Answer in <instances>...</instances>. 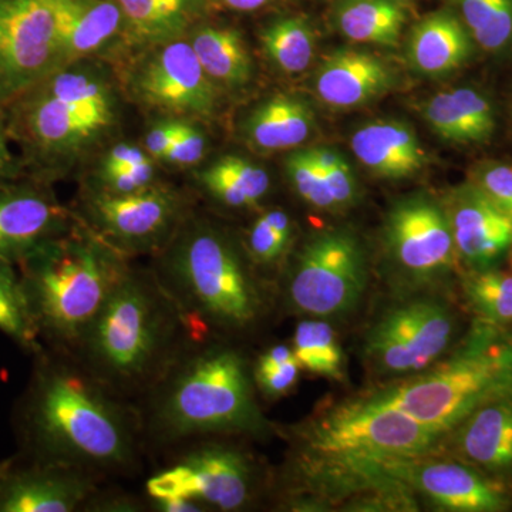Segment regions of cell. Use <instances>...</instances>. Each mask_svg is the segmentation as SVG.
Returning <instances> with one entry per match:
<instances>
[{"instance_id": "10", "label": "cell", "mask_w": 512, "mask_h": 512, "mask_svg": "<svg viewBox=\"0 0 512 512\" xmlns=\"http://www.w3.org/2000/svg\"><path fill=\"white\" fill-rule=\"evenodd\" d=\"M383 247L402 289L421 291L446 278L457 252L444 204L427 194L397 201L384 222Z\"/></svg>"}, {"instance_id": "38", "label": "cell", "mask_w": 512, "mask_h": 512, "mask_svg": "<svg viewBox=\"0 0 512 512\" xmlns=\"http://www.w3.org/2000/svg\"><path fill=\"white\" fill-rule=\"evenodd\" d=\"M471 181L512 220V165L484 161L474 168Z\"/></svg>"}, {"instance_id": "45", "label": "cell", "mask_w": 512, "mask_h": 512, "mask_svg": "<svg viewBox=\"0 0 512 512\" xmlns=\"http://www.w3.org/2000/svg\"><path fill=\"white\" fill-rule=\"evenodd\" d=\"M153 501L154 507L160 512H200L205 511L201 504L187 498H157Z\"/></svg>"}, {"instance_id": "8", "label": "cell", "mask_w": 512, "mask_h": 512, "mask_svg": "<svg viewBox=\"0 0 512 512\" xmlns=\"http://www.w3.org/2000/svg\"><path fill=\"white\" fill-rule=\"evenodd\" d=\"M362 242L348 228H329L303 244L288 278L285 299L293 309L320 319L355 311L367 289Z\"/></svg>"}, {"instance_id": "12", "label": "cell", "mask_w": 512, "mask_h": 512, "mask_svg": "<svg viewBox=\"0 0 512 512\" xmlns=\"http://www.w3.org/2000/svg\"><path fill=\"white\" fill-rule=\"evenodd\" d=\"M62 64L55 0H0V106Z\"/></svg>"}, {"instance_id": "41", "label": "cell", "mask_w": 512, "mask_h": 512, "mask_svg": "<svg viewBox=\"0 0 512 512\" xmlns=\"http://www.w3.org/2000/svg\"><path fill=\"white\" fill-rule=\"evenodd\" d=\"M205 148H207V140L202 136L201 131L188 126V124H183V128H181L165 158L174 164H197L204 157Z\"/></svg>"}, {"instance_id": "31", "label": "cell", "mask_w": 512, "mask_h": 512, "mask_svg": "<svg viewBox=\"0 0 512 512\" xmlns=\"http://www.w3.org/2000/svg\"><path fill=\"white\" fill-rule=\"evenodd\" d=\"M266 56L286 74H299L311 66L315 53V32L299 16L276 19L261 33Z\"/></svg>"}, {"instance_id": "37", "label": "cell", "mask_w": 512, "mask_h": 512, "mask_svg": "<svg viewBox=\"0 0 512 512\" xmlns=\"http://www.w3.org/2000/svg\"><path fill=\"white\" fill-rule=\"evenodd\" d=\"M286 174L293 190L306 204L315 210L335 211L336 205L330 194L325 173L315 164L306 150L295 151L286 160Z\"/></svg>"}, {"instance_id": "46", "label": "cell", "mask_w": 512, "mask_h": 512, "mask_svg": "<svg viewBox=\"0 0 512 512\" xmlns=\"http://www.w3.org/2000/svg\"><path fill=\"white\" fill-rule=\"evenodd\" d=\"M309 156L312 157V160L315 161V164L318 165L320 170L326 171L329 168H332L333 165L339 163L342 160V156L338 153V151L333 150V148L329 147H315L308 148Z\"/></svg>"}, {"instance_id": "42", "label": "cell", "mask_w": 512, "mask_h": 512, "mask_svg": "<svg viewBox=\"0 0 512 512\" xmlns=\"http://www.w3.org/2000/svg\"><path fill=\"white\" fill-rule=\"evenodd\" d=\"M183 124L170 121V123H161L154 127L146 138V146L150 154H153L154 157L165 158L171 146H173L175 138L183 128Z\"/></svg>"}, {"instance_id": "16", "label": "cell", "mask_w": 512, "mask_h": 512, "mask_svg": "<svg viewBox=\"0 0 512 512\" xmlns=\"http://www.w3.org/2000/svg\"><path fill=\"white\" fill-rule=\"evenodd\" d=\"M138 90L154 106L178 113L210 116L215 89L191 43L173 40L151 57L138 77Z\"/></svg>"}, {"instance_id": "39", "label": "cell", "mask_w": 512, "mask_h": 512, "mask_svg": "<svg viewBox=\"0 0 512 512\" xmlns=\"http://www.w3.org/2000/svg\"><path fill=\"white\" fill-rule=\"evenodd\" d=\"M103 177L104 188L101 191L111 192V194H128V192H137L146 190L153 181L154 170L150 161L143 163L127 165V167L116 168V170H107L101 173Z\"/></svg>"}, {"instance_id": "44", "label": "cell", "mask_w": 512, "mask_h": 512, "mask_svg": "<svg viewBox=\"0 0 512 512\" xmlns=\"http://www.w3.org/2000/svg\"><path fill=\"white\" fill-rule=\"evenodd\" d=\"M146 160H148V158L144 156L140 148L130 146V144H119V146L111 148L110 153L107 154L103 171L116 170V168L143 163V161Z\"/></svg>"}, {"instance_id": "28", "label": "cell", "mask_w": 512, "mask_h": 512, "mask_svg": "<svg viewBox=\"0 0 512 512\" xmlns=\"http://www.w3.org/2000/svg\"><path fill=\"white\" fill-rule=\"evenodd\" d=\"M191 46L211 80L228 87L245 86L251 80V56L237 30L205 26L194 33Z\"/></svg>"}, {"instance_id": "47", "label": "cell", "mask_w": 512, "mask_h": 512, "mask_svg": "<svg viewBox=\"0 0 512 512\" xmlns=\"http://www.w3.org/2000/svg\"><path fill=\"white\" fill-rule=\"evenodd\" d=\"M224 8L238 10V12H252L264 8L271 0H217Z\"/></svg>"}, {"instance_id": "26", "label": "cell", "mask_w": 512, "mask_h": 512, "mask_svg": "<svg viewBox=\"0 0 512 512\" xmlns=\"http://www.w3.org/2000/svg\"><path fill=\"white\" fill-rule=\"evenodd\" d=\"M128 35L147 45L180 39L211 0H117Z\"/></svg>"}, {"instance_id": "48", "label": "cell", "mask_w": 512, "mask_h": 512, "mask_svg": "<svg viewBox=\"0 0 512 512\" xmlns=\"http://www.w3.org/2000/svg\"><path fill=\"white\" fill-rule=\"evenodd\" d=\"M16 457L6 458V460L0 461V483H2L3 478H5L6 474L10 470V467L15 463Z\"/></svg>"}, {"instance_id": "7", "label": "cell", "mask_w": 512, "mask_h": 512, "mask_svg": "<svg viewBox=\"0 0 512 512\" xmlns=\"http://www.w3.org/2000/svg\"><path fill=\"white\" fill-rule=\"evenodd\" d=\"M302 456L386 463L427 456L440 434L372 396L340 404L298 430Z\"/></svg>"}, {"instance_id": "18", "label": "cell", "mask_w": 512, "mask_h": 512, "mask_svg": "<svg viewBox=\"0 0 512 512\" xmlns=\"http://www.w3.org/2000/svg\"><path fill=\"white\" fill-rule=\"evenodd\" d=\"M67 212L29 185H0V259L18 265L40 245L69 231Z\"/></svg>"}, {"instance_id": "29", "label": "cell", "mask_w": 512, "mask_h": 512, "mask_svg": "<svg viewBox=\"0 0 512 512\" xmlns=\"http://www.w3.org/2000/svg\"><path fill=\"white\" fill-rule=\"evenodd\" d=\"M202 185L215 200L231 208L255 207L271 187L264 168L241 157H224L200 175Z\"/></svg>"}, {"instance_id": "30", "label": "cell", "mask_w": 512, "mask_h": 512, "mask_svg": "<svg viewBox=\"0 0 512 512\" xmlns=\"http://www.w3.org/2000/svg\"><path fill=\"white\" fill-rule=\"evenodd\" d=\"M474 43L491 55L512 52V0H448Z\"/></svg>"}, {"instance_id": "33", "label": "cell", "mask_w": 512, "mask_h": 512, "mask_svg": "<svg viewBox=\"0 0 512 512\" xmlns=\"http://www.w3.org/2000/svg\"><path fill=\"white\" fill-rule=\"evenodd\" d=\"M293 353L302 370L315 375L342 379L343 353L335 330L325 320H302L293 333Z\"/></svg>"}, {"instance_id": "40", "label": "cell", "mask_w": 512, "mask_h": 512, "mask_svg": "<svg viewBox=\"0 0 512 512\" xmlns=\"http://www.w3.org/2000/svg\"><path fill=\"white\" fill-rule=\"evenodd\" d=\"M323 173H325L326 183H328L330 194L335 201L336 210L355 204L359 197V184H357L355 174L345 158Z\"/></svg>"}, {"instance_id": "5", "label": "cell", "mask_w": 512, "mask_h": 512, "mask_svg": "<svg viewBox=\"0 0 512 512\" xmlns=\"http://www.w3.org/2000/svg\"><path fill=\"white\" fill-rule=\"evenodd\" d=\"M154 275L194 340L211 330L251 328L264 312V293L238 248L205 222L187 225L171 239Z\"/></svg>"}, {"instance_id": "36", "label": "cell", "mask_w": 512, "mask_h": 512, "mask_svg": "<svg viewBox=\"0 0 512 512\" xmlns=\"http://www.w3.org/2000/svg\"><path fill=\"white\" fill-rule=\"evenodd\" d=\"M293 225L286 212H265L252 224L248 234V249L251 258L259 265H274L281 261L291 245Z\"/></svg>"}, {"instance_id": "1", "label": "cell", "mask_w": 512, "mask_h": 512, "mask_svg": "<svg viewBox=\"0 0 512 512\" xmlns=\"http://www.w3.org/2000/svg\"><path fill=\"white\" fill-rule=\"evenodd\" d=\"M70 353L35 355L16 413L30 461L82 468L94 476L133 467L143 421Z\"/></svg>"}, {"instance_id": "21", "label": "cell", "mask_w": 512, "mask_h": 512, "mask_svg": "<svg viewBox=\"0 0 512 512\" xmlns=\"http://www.w3.org/2000/svg\"><path fill=\"white\" fill-rule=\"evenodd\" d=\"M350 147L363 167L384 180H406L426 164L416 131L402 120L363 124L350 138Z\"/></svg>"}, {"instance_id": "34", "label": "cell", "mask_w": 512, "mask_h": 512, "mask_svg": "<svg viewBox=\"0 0 512 512\" xmlns=\"http://www.w3.org/2000/svg\"><path fill=\"white\" fill-rule=\"evenodd\" d=\"M467 301L481 322L504 325L512 320V275L481 269L468 276L464 284Z\"/></svg>"}, {"instance_id": "43", "label": "cell", "mask_w": 512, "mask_h": 512, "mask_svg": "<svg viewBox=\"0 0 512 512\" xmlns=\"http://www.w3.org/2000/svg\"><path fill=\"white\" fill-rule=\"evenodd\" d=\"M9 136L8 117L0 106V185L15 177L18 168L10 153Z\"/></svg>"}, {"instance_id": "23", "label": "cell", "mask_w": 512, "mask_h": 512, "mask_svg": "<svg viewBox=\"0 0 512 512\" xmlns=\"http://www.w3.org/2000/svg\"><path fill=\"white\" fill-rule=\"evenodd\" d=\"M57 37L63 64L109 43L126 19L117 0H55Z\"/></svg>"}, {"instance_id": "35", "label": "cell", "mask_w": 512, "mask_h": 512, "mask_svg": "<svg viewBox=\"0 0 512 512\" xmlns=\"http://www.w3.org/2000/svg\"><path fill=\"white\" fill-rule=\"evenodd\" d=\"M302 367L291 346L276 345L259 356L252 370L256 389L266 399H281L298 383Z\"/></svg>"}, {"instance_id": "15", "label": "cell", "mask_w": 512, "mask_h": 512, "mask_svg": "<svg viewBox=\"0 0 512 512\" xmlns=\"http://www.w3.org/2000/svg\"><path fill=\"white\" fill-rule=\"evenodd\" d=\"M89 471L19 457L0 483V512H72L83 510L97 493Z\"/></svg>"}, {"instance_id": "27", "label": "cell", "mask_w": 512, "mask_h": 512, "mask_svg": "<svg viewBox=\"0 0 512 512\" xmlns=\"http://www.w3.org/2000/svg\"><path fill=\"white\" fill-rule=\"evenodd\" d=\"M406 10L400 0H338L333 9V25L352 42L396 46Z\"/></svg>"}, {"instance_id": "13", "label": "cell", "mask_w": 512, "mask_h": 512, "mask_svg": "<svg viewBox=\"0 0 512 512\" xmlns=\"http://www.w3.org/2000/svg\"><path fill=\"white\" fill-rule=\"evenodd\" d=\"M87 214L101 238L121 251H148L173 239L183 202L164 188L111 194L99 191L87 201Z\"/></svg>"}, {"instance_id": "19", "label": "cell", "mask_w": 512, "mask_h": 512, "mask_svg": "<svg viewBox=\"0 0 512 512\" xmlns=\"http://www.w3.org/2000/svg\"><path fill=\"white\" fill-rule=\"evenodd\" d=\"M394 70L379 56L365 50H336L320 64L313 79L316 96L332 109L366 106L390 92Z\"/></svg>"}, {"instance_id": "32", "label": "cell", "mask_w": 512, "mask_h": 512, "mask_svg": "<svg viewBox=\"0 0 512 512\" xmlns=\"http://www.w3.org/2000/svg\"><path fill=\"white\" fill-rule=\"evenodd\" d=\"M15 266L0 259V332L35 356L45 349Z\"/></svg>"}, {"instance_id": "14", "label": "cell", "mask_w": 512, "mask_h": 512, "mask_svg": "<svg viewBox=\"0 0 512 512\" xmlns=\"http://www.w3.org/2000/svg\"><path fill=\"white\" fill-rule=\"evenodd\" d=\"M424 457L386 461L387 473L443 510L494 512L507 507L504 491L473 468Z\"/></svg>"}, {"instance_id": "4", "label": "cell", "mask_w": 512, "mask_h": 512, "mask_svg": "<svg viewBox=\"0 0 512 512\" xmlns=\"http://www.w3.org/2000/svg\"><path fill=\"white\" fill-rule=\"evenodd\" d=\"M16 266L40 339L66 353L76 350L130 271L117 249L76 228L40 245Z\"/></svg>"}, {"instance_id": "49", "label": "cell", "mask_w": 512, "mask_h": 512, "mask_svg": "<svg viewBox=\"0 0 512 512\" xmlns=\"http://www.w3.org/2000/svg\"><path fill=\"white\" fill-rule=\"evenodd\" d=\"M400 2H403V0H400Z\"/></svg>"}, {"instance_id": "24", "label": "cell", "mask_w": 512, "mask_h": 512, "mask_svg": "<svg viewBox=\"0 0 512 512\" xmlns=\"http://www.w3.org/2000/svg\"><path fill=\"white\" fill-rule=\"evenodd\" d=\"M458 450L487 470L512 466V399L501 397L478 407L461 421Z\"/></svg>"}, {"instance_id": "9", "label": "cell", "mask_w": 512, "mask_h": 512, "mask_svg": "<svg viewBox=\"0 0 512 512\" xmlns=\"http://www.w3.org/2000/svg\"><path fill=\"white\" fill-rule=\"evenodd\" d=\"M453 312L433 295H419L384 312L365 338V359L376 375L413 376L436 365L454 336Z\"/></svg>"}, {"instance_id": "17", "label": "cell", "mask_w": 512, "mask_h": 512, "mask_svg": "<svg viewBox=\"0 0 512 512\" xmlns=\"http://www.w3.org/2000/svg\"><path fill=\"white\" fill-rule=\"evenodd\" d=\"M448 222L457 256L476 271L488 269L512 247V220L473 181L448 194Z\"/></svg>"}, {"instance_id": "22", "label": "cell", "mask_w": 512, "mask_h": 512, "mask_svg": "<svg viewBox=\"0 0 512 512\" xmlns=\"http://www.w3.org/2000/svg\"><path fill=\"white\" fill-rule=\"evenodd\" d=\"M423 116L436 136L458 146L485 143L497 128L493 103L471 87L444 90L431 97L424 104Z\"/></svg>"}, {"instance_id": "20", "label": "cell", "mask_w": 512, "mask_h": 512, "mask_svg": "<svg viewBox=\"0 0 512 512\" xmlns=\"http://www.w3.org/2000/svg\"><path fill=\"white\" fill-rule=\"evenodd\" d=\"M473 37L450 8L437 10L414 25L406 45L413 72L437 79L457 72L471 59Z\"/></svg>"}, {"instance_id": "3", "label": "cell", "mask_w": 512, "mask_h": 512, "mask_svg": "<svg viewBox=\"0 0 512 512\" xmlns=\"http://www.w3.org/2000/svg\"><path fill=\"white\" fill-rule=\"evenodd\" d=\"M191 343L153 387L143 430L161 443L210 434L262 436L269 423L244 357L225 345Z\"/></svg>"}, {"instance_id": "25", "label": "cell", "mask_w": 512, "mask_h": 512, "mask_svg": "<svg viewBox=\"0 0 512 512\" xmlns=\"http://www.w3.org/2000/svg\"><path fill=\"white\" fill-rule=\"evenodd\" d=\"M315 130L309 104L291 96L272 97L254 110L245 124L249 144L261 151L291 150L305 143Z\"/></svg>"}, {"instance_id": "6", "label": "cell", "mask_w": 512, "mask_h": 512, "mask_svg": "<svg viewBox=\"0 0 512 512\" xmlns=\"http://www.w3.org/2000/svg\"><path fill=\"white\" fill-rule=\"evenodd\" d=\"M511 392L512 348L497 342L493 325L481 322L450 359L369 396L443 436L478 407Z\"/></svg>"}, {"instance_id": "11", "label": "cell", "mask_w": 512, "mask_h": 512, "mask_svg": "<svg viewBox=\"0 0 512 512\" xmlns=\"http://www.w3.org/2000/svg\"><path fill=\"white\" fill-rule=\"evenodd\" d=\"M255 468L239 448L222 443L191 447L170 467L148 478L150 500L187 498L221 511H238L252 500Z\"/></svg>"}, {"instance_id": "2", "label": "cell", "mask_w": 512, "mask_h": 512, "mask_svg": "<svg viewBox=\"0 0 512 512\" xmlns=\"http://www.w3.org/2000/svg\"><path fill=\"white\" fill-rule=\"evenodd\" d=\"M192 342L156 275L130 269L70 355L124 397L150 392Z\"/></svg>"}]
</instances>
